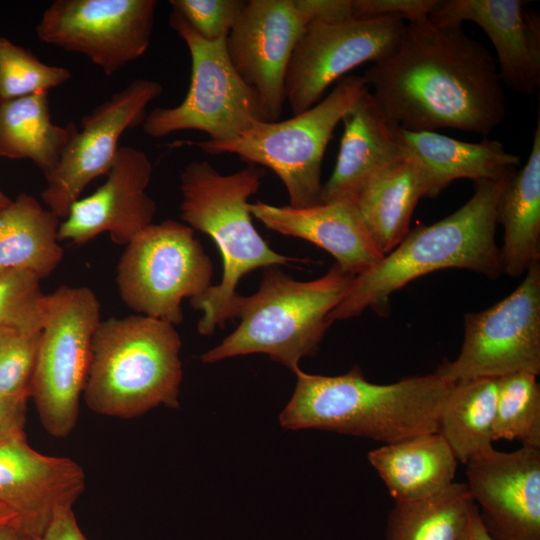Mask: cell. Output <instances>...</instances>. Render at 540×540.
Returning <instances> with one entry per match:
<instances>
[{
	"label": "cell",
	"mask_w": 540,
	"mask_h": 540,
	"mask_svg": "<svg viewBox=\"0 0 540 540\" xmlns=\"http://www.w3.org/2000/svg\"><path fill=\"white\" fill-rule=\"evenodd\" d=\"M60 218L27 193L0 208V270H24L40 280L59 266Z\"/></svg>",
	"instance_id": "cell-26"
},
{
	"label": "cell",
	"mask_w": 540,
	"mask_h": 540,
	"mask_svg": "<svg viewBox=\"0 0 540 540\" xmlns=\"http://www.w3.org/2000/svg\"><path fill=\"white\" fill-rule=\"evenodd\" d=\"M100 303L85 286H61L47 295L31 384L41 424L55 438L76 427Z\"/></svg>",
	"instance_id": "cell-8"
},
{
	"label": "cell",
	"mask_w": 540,
	"mask_h": 540,
	"mask_svg": "<svg viewBox=\"0 0 540 540\" xmlns=\"http://www.w3.org/2000/svg\"><path fill=\"white\" fill-rule=\"evenodd\" d=\"M152 177L148 155L131 146L119 147L106 181L92 194L73 203L60 222L58 240L83 245L108 232L118 245H127L157 211L146 189Z\"/></svg>",
	"instance_id": "cell-18"
},
{
	"label": "cell",
	"mask_w": 540,
	"mask_h": 540,
	"mask_svg": "<svg viewBox=\"0 0 540 540\" xmlns=\"http://www.w3.org/2000/svg\"><path fill=\"white\" fill-rule=\"evenodd\" d=\"M40 335L0 327V394L30 398Z\"/></svg>",
	"instance_id": "cell-33"
},
{
	"label": "cell",
	"mask_w": 540,
	"mask_h": 540,
	"mask_svg": "<svg viewBox=\"0 0 540 540\" xmlns=\"http://www.w3.org/2000/svg\"><path fill=\"white\" fill-rule=\"evenodd\" d=\"M395 501H407L433 495L452 484L458 460L439 433L415 436L385 444L368 453Z\"/></svg>",
	"instance_id": "cell-24"
},
{
	"label": "cell",
	"mask_w": 540,
	"mask_h": 540,
	"mask_svg": "<svg viewBox=\"0 0 540 540\" xmlns=\"http://www.w3.org/2000/svg\"><path fill=\"white\" fill-rule=\"evenodd\" d=\"M248 210L266 228L326 250L354 276L365 273L383 258L351 201L305 208L256 201L248 204Z\"/></svg>",
	"instance_id": "cell-20"
},
{
	"label": "cell",
	"mask_w": 540,
	"mask_h": 540,
	"mask_svg": "<svg viewBox=\"0 0 540 540\" xmlns=\"http://www.w3.org/2000/svg\"><path fill=\"white\" fill-rule=\"evenodd\" d=\"M421 198H425L421 170L407 152L373 174L349 201L384 256L410 231L411 218Z\"/></svg>",
	"instance_id": "cell-23"
},
{
	"label": "cell",
	"mask_w": 540,
	"mask_h": 540,
	"mask_svg": "<svg viewBox=\"0 0 540 540\" xmlns=\"http://www.w3.org/2000/svg\"><path fill=\"white\" fill-rule=\"evenodd\" d=\"M363 77L402 129L490 134L506 117L496 59L462 25L405 23L400 39Z\"/></svg>",
	"instance_id": "cell-1"
},
{
	"label": "cell",
	"mask_w": 540,
	"mask_h": 540,
	"mask_svg": "<svg viewBox=\"0 0 540 540\" xmlns=\"http://www.w3.org/2000/svg\"><path fill=\"white\" fill-rule=\"evenodd\" d=\"M37 540H88L80 529L73 509L60 513Z\"/></svg>",
	"instance_id": "cell-37"
},
{
	"label": "cell",
	"mask_w": 540,
	"mask_h": 540,
	"mask_svg": "<svg viewBox=\"0 0 540 540\" xmlns=\"http://www.w3.org/2000/svg\"><path fill=\"white\" fill-rule=\"evenodd\" d=\"M473 506L467 484L459 482L424 498L396 501L385 540H460Z\"/></svg>",
	"instance_id": "cell-29"
},
{
	"label": "cell",
	"mask_w": 540,
	"mask_h": 540,
	"mask_svg": "<svg viewBox=\"0 0 540 540\" xmlns=\"http://www.w3.org/2000/svg\"><path fill=\"white\" fill-rule=\"evenodd\" d=\"M170 27L185 42L191 57V81L183 101L157 107L146 115L144 132L161 138L182 130L208 134V140L233 139L255 122L263 121L254 93L235 71L226 50V38L207 41L175 11Z\"/></svg>",
	"instance_id": "cell-10"
},
{
	"label": "cell",
	"mask_w": 540,
	"mask_h": 540,
	"mask_svg": "<svg viewBox=\"0 0 540 540\" xmlns=\"http://www.w3.org/2000/svg\"><path fill=\"white\" fill-rule=\"evenodd\" d=\"M540 373V261L518 287L491 307L464 316L461 350L435 373L450 382Z\"/></svg>",
	"instance_id": "cell-11"
},
{
	"label": "cell",
	"mask_w": 540,
	"mask_h": 540,
	"mask_svg": "<svg viewBox=\"0 0 540 540\" xmlns=\"http://www.w3.org/2000/svg\"><path fill=\"white\" fill-rule=\"evenodd\" d=\"M466 465V484L491 538L540 540V448H492Z\"/></svg>",
	"instance_id": "cell-16"
},
{
	"label": "cell",
	"mask_w": 540,
	"mask_h": 540,
	"mask_svg": "<svg viewBox=\"0 0 540 540\" xmlns=\"http://www.w3.org/2000/svg\"><path fill=\"white\" fill-rule=\"evenodd\" d=\"M0 540H37L15 524L0 527Z\"/></svg>",
	"instance_id": "cell-39"
},
{
	"label": "cell",
	"mask_w": 540,
	"mask_h": 540,
	"mask_svg": "<svg viewBox=\"0 0 540 540\" xmlns=\"http://www.w3.org/2000/svg\"><path fill=\"white\" fill-rule=\"evenodd\" d=\"M12 199H10L0 188V208L7 206Z\"/></svg>",
	"instance_id": "cell-41"
},
{
	"label": "cell",
	"mask_w": 540,
	"mask_h": 540,
	"mask_svg": "<svg viewBox=\"0 0 540 540\" xmlns=\"http://www.w3.org/2000/svg\"><path fill=\"white\" fill-rule=\"evenodd\" d=\"M85 489V471L73 459L40 453L25 435L0 441V504L35 539L56 516L73 509Z\"/></svg>",
	"instance_id": "cell-17"
},
{
	"label": "cell",
	"mask_w": 540,
	"mask_h": 540,
	"mask_svg": "<svg viewBox=\"0 0 540 540\" xmlns=\"http://www.w3.org/2000/svg\"><path fill=\"white\" fill-rule=\"evenodd\" d=\"M264 175L265 170L255 165L221 174L206 160L188 163L180 174V217L215 242L223 261L220 283L190 299L203 313L197 325L201 335L209 336L235 318L240 297L236 287L245 275L303 262L272 250L254 227L248 200L258 192Z\"/></svg>",
	"instance_id": "cell-4"
},
{
	"label": "cell",
	"mask_w": 540,
	"mask_h": 540,
	"mask_svg": "<svg viewBox=\"0 0 540 540\" xmlns=\"http://www.w3.org/2000/svg\"><path fill=\"white\" fill-rule=\"evenodd\" d=\"M162 93L159 82L136 79L81 118V129L69 141L55 170L45 177L41 193L60 220L93 180L109 173L121 135L144 122L148 104Z\"/></svg>",
	"instance_id": "cell-15"
},
{
	"label": "cell",
	"mask_w": 540,
	"mask_h": 540,
	"mask_svg": "<svg viewBox=\"0 0 540 540\" xmlns=\"http://www.w3.org/2000/svg\"><path fill=\"white\" fill-rule=\"evenodd\" d=\"M441 0H352L353 16L373 18L395 16L408 23L429 19Z\"/></svg>",
	"instance_id": "cell-35"
},
{
	"label": "cell",
	"mask_w": 540,
	"mask_h": 540,
	"mask_svg": "<svg viewBox=\"0 0 540 540\" xmlns=\"http://www.w3.org/2000/svg\"><path fill=\"white\" fill-rule=\"evenodd\" d=\"M405 21L395 16H321L311 20L291 56L286 101L293 115L323 99L327 88L366 62L385 58L397 45Z\"/></svg>",
	"instance_id": "cell-12"
},
{
	"label": "cell",
	"mask_w": 540,
	"mask_h": 540,
	"mask_svg": "<svg viewBox=\"0 0 540 540\" xmlns=\"http://www.w3.org/2000/svg\"><path fill=\"white\" fill-rule=\"evenodd\" d=\"M172 11L178 13L203 39L227 38L241 14L245 0H171Z\"/></svg>",
	"instance_id": "cell-34"
},
{
	"label": "cell",
	"mask_w": 540,
	"mask_h": 540,
	"mask_svg": "<svg viewBox=\"0 0 540 540\" xmlns=\"http://www.w3.org/2000/svg\"><path fill=\"white\" fill-rule=\"evenodd\" d=\"M276 267L264 268L256 293L240 295L235 314L240 324L201 356L203 363L263 353L295 373L299 361L317 351L330 326L329 313L355 276L335 263L318 279L297 281Z\"/></svg>",
	"instance_id": "cell-6"
},
{
	"label": "cell",
	"mask_w": 540,
	"mask_h": 540,
	"mask_svg": "<svg viewBox=\"0 0 540 540\" xmlns=\"http://www.w3.org/2000/svg\"><path fill=\"white\" fill-rule=\"evenodd\" d=\"M46 299L40 279L32 272L0 270V327L40 332L45 319Z\"/></svg>",
	"instance_id": "cell-32"
},
{
	"label": "cell",
	"mask_w": 540,
	"mask_h": 540,
	"mask_svg": "<svg viewBox=\"0 0 540 540\" xmlns=\"http://www.w3.org/2000/svg\"><path fill=\"white\" fill-rule=\"evenodd\" d=\"M498 380L479 377L457 381L444 403L438 432L458 462L467 464L494 448Z\"/></svg>",
	"instance_id": "cell-28"
},
{
	"label": "cell",
	"mask_w": 540,
	"mask_h": 540,
	"mask_svg": "<svg viewBox=\"0 0 540 540\" xmlns=\"http://www.w3.org/2000/svg\"><path fill=\"white\" fill-rule=\"evenodd\" d=\"M503 228L502 273L522 276L540 261V119L526 163L509 178L497 206Z\"/></svg>",
	"instance_id": "cell-25"
},
{
	"label": "cell",
	"mask_w": 540,
	"mask_h": 540,
	"mask_svg": "<svg viewBox=\"0 0 540 540\" xmlns=\"http://www.w3.org/2000/svg\"><path fill=\"white\" fill-rule=\"evenodd\" d=\"M52 122L48 92L0 102V157L29 159L47 177L77 131Z\"/></svg>",
	"instance_id": "cell-27"
},
{
	"label": "cell",
	"mask_w": 540,
	"mask_h": 540,
	"mask_svg": "<svg viewBox=\"0 0 540 540\" xmlns=\"http://www.w3.org/2000/svg\"><path fill=\"white\" fill-rule=\"evenodd\" d=\"M460 540H493L486 531L474 503Z\"/></svg>",
	"instance_id": "cell-38"
},
{
	"label": "cell",
	"mask_w": 540,
	"mask_h": 540,
	"mask_svg": "<svg viewBox=\"0 0 540 540\" xmlns=\"http://www.w3.org/2000/svg\"><path fill=\"white\" fill-rule=\"evenodd\" d=\"M326 0H246L226 38L228 57L254 93L263 121H278L287 68L306 25L329 10Z\"/></svg>",
	"instance_id": "cell-13"
},
{
	"label": "cell",
	"mask_w": 540,
	"mask_h": 540,
	"mask_svg": "<svg viewBox=\"0 0 540 540\" xmlns=\"http://www.w3.org/2000/svg\"><path fill=\"white\" fill-rule=\"evenodd\" d=\"M212 274V261L194 230L167 219L148 225L125 246L116 283L129 308L175 326L184 318L183 299L203 294Z\"/></svg>",
	"instance_id": "cell-9"
},
{
	"label": "cell",
	"mask_w": 540,
	"mask_h": 540,
	"mask_svg": "<svg viewBox=\"0 0 540 540\" xmlns=\"http://www.w3.org/2000/svg\"><path fill=\"white\" fill-rule=\"evenodd\" d=\"M11 523L16 525V515L0 504V527Z\"/></svg>",
	"instance_id": "cell-40"
},
{
	"label": "cell",
	"mask_w": 540,
	"mask_h": 540,
	"mask_svg": "<svg viewBox=\"0 0 540 540\" xmlns=\"http://www.w3.org/2000/svg\"><path fill=\"white\" fill-rule=\"evenodd\" d=\"M337 161L323 184L322 203L349 201L376 172L407 154L401 128L368 91L342 120Z\"/></svg>",
	"instance_id": "cell-21"
},
{
	"label": "cell",
	"mask_w": 540,
	"mask_h": 540,
	"mask_svg": "<svg viewBox=\"0 0 540 540\" xmlns=\"http://www.w3.org/2000/svg\"><path fill=\"white\" fill-rule=\"evenodd\" d=\"M513 173L475 182L473 195L458 210L432 225L410 230L376 265L354 277L346 296L329 313V324L368 308L386 316L394 292L434 271L459 268L498 278L502 267L495 240L497 206Z\"/></svg>",
	"instance_id": "cell-3"
},
{
	"label": "cell",
	"mask_w": 540,
	"mask_h": 540,
	"mask_svg": "<svg viewBox=\"0 0 540 540\" xmlns=\"http://www.w3.org/2000/svg\"><path fill=\"white\" fill-rule=\"evenodd\" d=\"M401 134L407 152L419 164L425 197H436L457 179L475 183L504 177L521 164V157L506 151L497 140L466 142L437 132L402 128Z\"/></svg>",
	"instance_id": "cell-22"
},
{
	"label": "cell",
	"mask_w": 540,
	"mask_h": 540,
	"mask_svg": "<svg viewBox=\"0 0 540 540\" xmlns=\"http://www.w3.org/2000/svg\"><path fill=\"white\" fill-rule=\"evenodd\" d=\"M536 374L519 371L499 377L494 441L518 440L540 448V386Z\"/></svg>",
	"instance_id": "cell-30"
},
{
	"label": "cell",
	"mask_w": 540,
	"mask_h": 540,
	"mask_svg": "<svg viewBox=\"0 0 540 540\" xmlns=\"http://www.w3.org/2000/svg\"><path fill=\"white\" fill-rule=\"evenodd\" d=\"M429 19L473 22L490 39L502 84L521 94L540 87V16L523 0H441Z\"/></svg>",
	"instance_id": "cell-19"
},
{
	"label": "cell",
	"mask_w": 540,
	"mask_h": 540,
	"mask_svg": "<svg viewBox=\"0 0 540 540\" xmlns=\"http://www.w3.org/2000/svg\"><path fill=\"white\" fill-rule=\"evenodd\" d=\"M369 91L363 75H346L311 108L283 121H258L237 137L183 142L207 154H234L248 165L271 169L283 182L289 206L322 203V161L337 125Z\"/></svg>",
	"instance_id": "cell-7"
},
{
	"label": "cell",
	"mask_w": 540,
	"mask_h": 540,
	"mask_svg": "<svg viewBox=\"0 0 540 540\" xmlns=\"http://www.w3.org/2000/svg\"><path fill=\"white\" fill-rule=\"evenodd\" d=\"M157 6L155 0H55L42 13L36 34L111 76L147 51Z\"/></svg>",
	"instance_id": "cell-14"
},
{
	"label": "cell",
	"mask_w": 540,
	"mask_h": 540,
	"mask_svg": "<svg viewBox=\"0 0 540 540\" xmlns=\"http://www.w3.org/2000/svg\"><path fill=\"white\" fill-rule=\"evenodd\" d=\"M71 77L69 69L46 64L30 50L0 36V102L49 92Z\"/></svg>",
	"instance_id": "cell-31"
},
{
	"label": "cell",
	"mask_w": 540,
	"mask_h": 540,
	"mask_svg": "<svg viewBox=\"0 0 540 540\" xmlns=\"http://www.w3.org/2000/svg\"><path fill=\"white\" fill-rule=\"evenodd\" d=\"M27 400L0 394V441L25 435Z\"/></svg>",
	"instance_id": "cell-36"
},
{
	"label": "cell",
	"mask_w": 540,
	"mask_h": 540,
	"mask_svg": "<svg viewBox=\"0 0 540 540\" xmlns=\"http://www.w3.org/2000/svg\"><path fill=\"white\" fill-rule=\"evenodd\" d=\"M181 338L174 325L145 315L100 321L83 390L99 415L130 419L161 405L179 406Z\"/></svg>",
	"instance_id": "cell-5"
},
{
	"label": "cell",
	"mask_w": 540,
	"mask_h": 540,
	"mask_svg": "<svg viewBox=\"0 0 540 540\" xmlns=\"http://www.w3.org/2000/svg\"><path fill=\"white\" fill-rule=\"evenodd\" d=\"M295 375L293 395L279 415L283 428H315L385 444L438 432L454 385L435 372L376 384L366 380L358 367L336 376L301 369Z\"/></svg>",
	"instance_id": "cell-2"
}]
</instances>
